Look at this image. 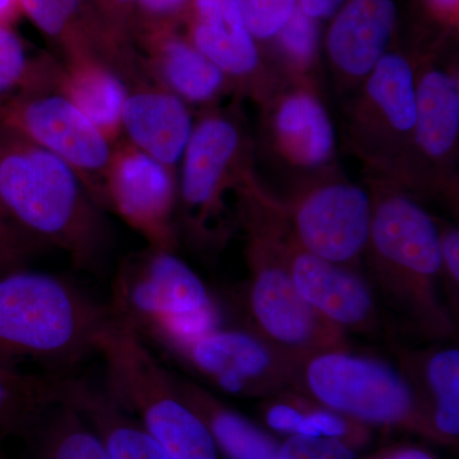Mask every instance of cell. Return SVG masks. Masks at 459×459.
I'll return each mask as SVG.
<instances>
[{"label": "cell", "mask_w": 459, "mask_h": 459, "mask_svg": "<svg viewBox=\"0 0 459 459\" xmlns=\"http://www.w3.org/2000/svg\"><path fill=\"white\" fill-rule=\"evenodd\" d=\"M192 0H135V25L140 33L171 30L188 13Z\"/></svg>", "instance_id": "cell-32"}, {"label": "cell", "mask_w": 459, "mask_h": 459, "mask_svg": "<svg viewBox=\"0 0 459 459\" xmlns=\"http://www.w3.org/2000/svg\"><path fill=\"white\" fill-rule=\"evenodd\" d=\"M108 305L164 352L223 325L221 307L204 280L174 252L152 247L124 259Z\"/></svg>", "instance_id": "cell-5"}, {"label": "cell", "mask_w": 459, "mask_h": 459, "mask_svg": "<svg viewBox=\"0 0 459 459\" xmlns=\"http://www.w3.org/2000/svg\"><path fill=\"white\" fill-rule=\"evenodd\" d=\"M104 207L142 235L150 247L174 252L178 186L172 169L126 140L115 143L102 183Z\"/></svg>", "instance_id": "cell-10"}, {"label": "cell", "mask_w": 459, "mask_h": 459, "mask_svg": "<svg viewBox=\"0 0 459 459\" xmlns=\"http://www.w3.org/2000/svg\"><path fill=\"white\" fill-rule=\"evenodd\" d=\"M49 65V60L32 59L20 36L0 25V104L38 84Z\"/></svg>", "instance_id": "cell-28"}, {"label": "cell", "mask_w": 459, "mask_h": 459, "mask_svg": "<svg viewBox=\"0 0 459 459\" xmlns=\"http://www.w3.org/2000/svg\"><path fill=\"white\" fill-rule=\"evenodd\" d=\"M178 394L210 429L222 459H279L280 442L208 389L171 373Z\"/></svg>", "instance_id": "cell-21"}, {"label": "cell", "mask_w": 459, "mask_h": 459, "mask_svg": "<svg viewBox=\"0 0 459 459\" xmlns=\"http://www.w3.org/2000/svg\"><path fill=\"white\" fill-rule=\"evenodd\" d=\"M21 12L44 35L62 45L65 54L86 51L115 63L129 40L105 22L86 0H18Z\"/></svg>", "instance_id": "cell-17"}, {"label": "cell", "mask_w": 459, "mask_h": 459, "mask_svg": "<svg viewBox=\"0 0 459 459\" xmlns=\"http://www.w3.org/2000/svg\"><path fill=\"white\" fill-rule=\"evenodd\" d=\"M382 459H439L425 449L418 446H402L385 453H380Z\"/></svg>", "instance_id": "cell-37"}, {"label": "cell", "mask_w": 459, "mask_h": 459, "mask_svg": "<svg viewBox=\"0 0 459 459\" xmlns=\"http://www.w3.org/2000/svg\"><path fill=\"white\" fill-rule=\"evenodd\" d=\"M404 374L415 388L425 415L429 439L457 446L459 439V350H429L404 355Z\"/></svg>", "instance_id": "cell-20"}, {"label": "cell", "mask_w": 459, "mask_h": 459, "mask_svg": "<svg viewBox=\"0 0 459 459\" xmlns=\"http://www.w3.org/2000/svg\"><path fill=\"white\" fill-rule=\"evenodd\" d=\"M416 143L433 159L452 152L459 134L458 81L446 72L429 71L416 86Z\"/></svg>", "instance_id": "cell-25"}, {"label": "cell", "mask_w": 459, "mask_h": 459, "mask_svg": "<svg viewBox=\"0 0 459 459\" xmlns=\"http://www.w3.org/2000/svg\"><path fill=\"white\" fill-rule=\"evenodd\" d=\"M279 459H358L346 444L328 437H287L280 444Z\"/></svg>", "instance_id": "cell-34"}, {"label": "cell", "mask_w": 459, "mask_h": 459, "mask_svg": "<svg viewBox=\"0 0 459 459\" xmlns=\"http://www.w3.org/2000/svg\"><path fill=\"white\" fill-rule=\"evenodd\" d=\"M101 210L74 169L3 129L0 214L12 225L39 246L63 250L74 267L96 272L110 247Z\"/></svg>", "instance_id": "cell-1"}, {"label": "cell", "mask_w": 459, "mask_h": 459, "mask_svg": "<svg viewBox=\"0 0 459 459\" xmlns=\"http://www.w3.org/2000/svg\"><path fill=\"white\" fill-rule=\"evenodd\" d=\"M296 391L368 427L403 429L429 439L415 388L403 371L382 359L351 350L316 353L301 361Z\"/></svg>", "instance_id": "cell-6"}, {"label": "cell", "mask_w": 459, "mask_h": 459, "mask_svg": "<svg viewBox=\"0 0 459 459\" xmlns=\"http://www.w3.org/2000/svg\"><path fill=\"white\" fill-rule=\"evenodd\" d=\"M51 74L53 69L44 82L2 102L0 126L74 169L105 208L102 183L115 144L54 87Z\"/></svg>", "instance_id": "cell-8"}, {"label": "cell", "mask_w": 459, "mask_h": 459, "mask_svg": "<svg viewBox=\"0 0 459 459\" xmlns=\"http://www.w3.org/2000/svg\"><path fill=\"white\" fill-rule=\"evenodd\" d=\"M2 132H3V129H2V126H0V138H2ZM0 216H2V214H0Z\"/></svg>", "instance_id": "cell-40"}, {"label": "cell", "mask_w": 459, "mask_h": 459, "mask_svg": "<svg viewBox=\"0 0 459 459\" xmlns=\"http://www.w3.org/2000/svg\"><path fill=\"white\" fill-rule=\"evenodd\" d=\"M74 281L45 272L16 271L0 279V362L32 361L48 373L71 376L98 355L100 334L113 319Z\"/></svg>", "instance_id": "cell-2"}, {"label": "cell", "mask_w": 459, "mask_h": 459, "mask_svg": "<svg viewBox=\"0 0 459 459\" xmlns=\"http://www.w3.org/2000/svg\"><path fill=\"white\" fill-rule=\"evenodd\" d=\"M240 134L226 117L211 115L193 128L186 148L180 179V201L186 226L198 241L223 237L225 193L237 161Z\"/></svg>", "instance_id": "cell-11"}, {"label": "cell", "mask_w": 459, "mask_h": 459, "mask_svg": "<svg viewBox=\"0 0 459 459\" xmlns=\"http://www.w3.org/2000/svg\"><path fill=\"white\" fill-rule=\"evenodd\" d=\"M27 443L39 459H113L107 444L68 394L45 413Z\"/></svg>", "instance_id": "cell-26"}, {"label": "cell", "mask_w": 459, "mask_h": 459, "mask_svg": "<svg viewBox=\"0 0 459 459\" xmlns=\"http://www.w3.org/2000/svg\"><path fill=\"white\" fill-rule=\"evenodd\" d=\"M249 226L247 329L281 351L305 360L316 353L350 350L346 332L323 318L299 295L280 247V221Z\"/></svg>", "instance_id": "cell-7"}, {"label": "cell", "mask_w": 459, "mask_h": 459, "mask_svg": "<svg viewBox=\"0 0 459 459\" xmlns=\"http://www.w3.org/2000/svg\"><path fill=\"white\" fill-rule=\"evenodd\" d=\"M303 394V392H301ZM300 437H328L356 451L371 440V428L304 394Z\"/></svg>", "instance_id": "cell-29"}, {"label": "cell", "mask_w": 459, "mask_h": 459, "mask_svg": "<svg viewBox=\"0 0 459 459\" xmlns=\"http://www.w3.org/2000/svg\"><path fill=\"white\" fill-rule=\"evenodd\" d=\"M0 459H5V458L3 457V455H0Z\"/></svg>", "instance_id": "cell-42"}, {"label": "cell", "mask_w": 459, "mask_h": 459, "mask_svg": "<svg viewBox=\"0 0 459 459\" xmlns=\"http://www.w3.org/2000/svg\"><path fill=\"white\" fill-rule=\"evenodd\" d=\"M72 376L23 373L0 362V442L8 437L27 440L41 419L68 394Z\"/></svg>", "instance_id": "cell-22"}, {"label": "cell", "mask_w": 459, "mask_h": 459, "mask_svg": "<svg viewBox=\"0 0 459 459\" xmlns=\"http://www.w3.org/2000/svg\"><path fill=\"white\" fill-rule=\"evenodd\" d=\"M189 41L225 74H249L259 63L237 0H192Z\"/></svg>", "instance_id": "cell-19"}, {"label": "cell", "mask_w": 459, "mask_h": 459, "mask_svg": "<svg viewBox=\"0 0 459 459\" xmlns=\"http://www.w3.org/2000/svg\"><path fill=\"white\" fill-rule=\"evenodd\" d=\"M65 65H54L51 82L98 126L111 143L123 135V110L129 90L123 75L95 54H65Z\"/></svg>", "instance_id": "cell-16"}, {"label": "cell", "mask_w": 459, "mask_h": 459, "mask_svg": "<svg viewBox=\"0 0 459 459\" xmlns=\"http://www.w3.org/2000/svg\"><path fill=\"white\" fill-rule=\"evenodd\" d=\"M40 247L0 216V279L13 272L25 270L30 259Z\"/></svg>", "instance_id": "cell-33"}, {"label": "cell", "mask_w": 459, "mask_h": 459, "mask_svg": "<svg viewBox=\"0 0 459 459\" xmlns=\"http://www.w3.org/2000/svg\"><path fill=\"white\" fill-rule=\"evenodd\" d=\"M368 98L398 133H410L416 124V83L406 57L386 53L368 75Z\"/></svg>", "instance_id": "cell-27"}, {"label": "cell", "mask_w": 459, "mask_h": 459, "mask_svg": "<svg viewBox=\"0 0 459 459\" xmlns=\"http://www.w3.org/2000/svg\"><path fill=\"white\" fill-rule=\"evenodd\" d=\"M276 38H279L282 50H285L287 56L294 60L296 65H309L316 56L318 45L316 21L305 16L303 12L296 7L294 14L287 21Z\"/></svg>", "instance_id": "cell-31"}, {"label": "cell", "mask_w": 459, "mask_h": 459, "mask_svg": "<svg viewBox=\"0 0 459 459\" xmlns=\"http://www.w3.org/2000/svg\"><path fill=\"white\" fill-rule=\"evenodd\" d=\"M286 222L305 250L353 268L369 238L371 199L352 184H325L299 199Z\"/></svg>", "instance_id": "cell-12"}, {"label": "cell", "mask_w": 459, "mask_h": 459, "mask_svg": "<svg viewBox=\"0 0 459 459\" xmlns=\"http://www.w3.org/2000/svg\"><path fill=\"white\" fill-rule=\"evenodd\" d=\"M247 31L256 40L279 35L294 14L298 0H237Z\"/></svg>", "instance_id": "cell-30"}, {"label": "cell", "mask_w": 459, "mask_h": 459, "mask_svg": "<svg viewBox=\"0 0 459 459\" xmlns=\"http://www.w3.org/2000/svg\"><path fill=\"white\" fill-rule=\"evenodd\" d=\"M280 247L299 295L323 318L349 333H377L382 325L377 296L355 268L337 264L307 252L296 243L286 223Z\"/></svg>", "instance_id": "cell-13"}, {"label": "cell", "mask_w": 459, "mask_h": 459, "mask_svg": "<svg viewBox=\"0 0 459 459\" xmlns=\"http://www.w3.org/2000/svg\"><path fill=\"white\" fill-rule=\"evenodd\" d=\"M332 18L325 38L329 59L350 77H368L394 39V0H346Z\"/></svg>", "instance_id": "cell-14"}, {"label": "cell", "mask_w": 459, "mask_h": 459, "mask_svg": "<svg viewBox=\"0 0 459 459\" xmlns=\"http://www.w3.org/2000/svg\"><path fill=\"white\" fill-rule=\"evenodd\" d=\"M370 283L411 331L443 340L455 331L439 296L440 230L433 217L406 195L391 193L371 202Z\"/></svg>", "instance_id": "cell-3"}, {"label": "cell", "mask_w": 459, "mask_h": 459, "mask_svg": "<svg viewBox=\"0 0 459 459\" xmlns=\"http://www.w3.org/2000/svg\"><path fill=\"white\" fill-rule=\"evenodd\" d=\"M122 126L128 143L170 169L183 159L195 128L183 100L148 86L129 90Z\"/></svg>", "instance_id": "cell-15"}, {"label": "cell", "mask_w": 459, "mask_h": 459, "mask_svg": "<svg viewBox=\"0 0 459 459\" xmlns=\"http://www.w3.org/2000/svg\"><path fill=\"white\" fill-rule=\"evenodd\" d=\"M21 14L18 0H0V25L11 27Z\"/></svg>", "instance_id": "cell-38"}, {"label": "cell", "mask_w": 459, "mask_h": 459, "mask_svg": "<svg viewBox=\"0 0 459 459\" xmlns=\"http://www.w3.org/2000/svg\"><path fill=\"white\" fill-rule=\"evenodd\" d=\"M440 255H442V277L452 309H458L459 290V234L457 229L440 231Z\"/></svg>", "instance_id": "cell-35"}, {"label": "cell", "mask_w": 459, "mask_h": 459, "mask_svg": "<svg viewBox=\"0 0 459 459\" xmlns=\"http://www.w3.org/2000/svg\"><path fill=\"white\" fill-rule=\"evenodd\" d=\"M435 7L439 8L440 11L453 12L457 9L458 0H431Z\"/></svg>", "instance_id": "cell-39"}, {"label": "cell", "mask_w": 459, "mask_h": 459, "mask_svg": "<svg viewBox=\"0 0 459 459\" xmlns=\"http://www.w3.org/2000/svg\"><path fill=\"white\" fill-rule=\"evenodd\" d=\"M68 400L107 444L113 459H171L131 413L117 406L105 389L74 377Z\"/></svg>", "instance_id": "cell-23"}, {"label": "cell", "mask_w": 459, "mask_h": 459, "mask_svg": "<svg viewBox=\"0 0 459 459\" xmlns=\"http://www.w3.org/2000/svg\"><path fill=\"white\" fill-rule=\"evenodd\" d=\"M346 0H298V8L312 20H328L340 11Z\"/></svg>", "instance_id": "cell-36"}, {"label": "cell", "mask_w": 459, "mask_h": 459, "mask_svg": "<svg viewBox=\"0 0 459 459\" xmlns=\"http://www.w3.org/2000/svg\"><path fill=\"white\" fill-rule=\"evenodd\" d=\"M370 459H382V458H380V455H377V457L370 458Z\"/></svg>", "instance_id": "cell-41"}, {"label": "cell", "mask_w": 459, "mask_h": 459, "mask_svg": "<svg viewBox=\"0 0 459 459\" xmlns=\"http://www.w3.org/2000/svg\"><path fill=\"white\" fill-rule=\"evenodd\" d=\"M222 394L267 398L298 388L303 360L247 328L214 329L166 351Z\"/></svg>", "instance_id": "cell-9"}, {"label": "cell", "mask_w": 459, "mask_h": 459, "mask_svg": "<svg viewBox=\"0 0 459 459\" xmlns=\"http://www.w3.org/2000/svg\"><path fill=\"white\" fill-rule=\"evenodd\" d=\"M98 355L105 364V392L146 429L171 459H222L201 416L181 398L171 371L150 344L113 316L102 331Z\"/></svg>", "instance_id": "cell-4"}, {"label": "cell", "mask_w": 459, "mask_h": 459, "mask_svg": "<svg viewBox=\"0 0 459 459\" xmlns=\"http://www.w3.org/2000/svg\"><path fill=\"white\" fill-rule=\"evenodd\" d=\"M138 38L161 89L195 104L211 101L222 90L226 74L221 69L172 30L140 33Z\"/></svg>", "instance_id": "cell-18"}, {"label": "cell", "mask_w": 459, "mask_h": 459, "mask_svg": "<svg viewBox=\"0 0 459 459\" xmlns=\"http://www.w3.org/2000/svg\"><path fill=\"white\" fill-rule=\"evenodd\" d=\"M274 133L281 150L295 164L314 168L333 155V126L312 93L298 91L281 101L274 115Z\"/></svg>", "instance_id": "cell-24"}]
</instances>
